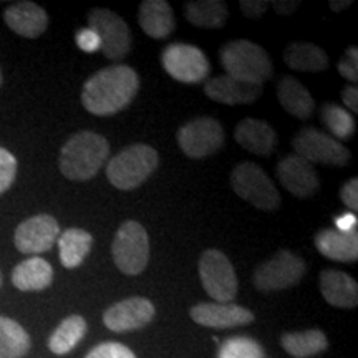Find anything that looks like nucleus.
<instances>
[{
  "mask_svg": "<svg viewBox=\"0 0 358 358\" xmlns=\"http://www.w3.org/2000/svg\"><path fill=\"white\" fill-rule=\"evenodd\" d=\"M140 90V77L131 66L111 65L90 77L82 90V105L88 113L111 116L127 108Z\"/></svg>",
  "mask_w": 358,
  "mask_h": 358,
  "instance_id": "1",
  "label": "nucleus"
},
{
  "mask_svg": "<svg viewBox=\"0 0 358 358\" xmlns=\"http://www.w3.org/2000/svg\"><path fill=\"white\" fill-rule=\"evenodd\" d=\"M108 155L110 145L105 136L93 131H80L62 148L60 171L70 181H88L96 176Z\"/></svg>",
  "mask_w": 358,
  "mask_h": 358,
  "instance_id": "2",
  "label": "nucleus"
},
{
  "mask_svg": "<svg viewBox=\"0 0 358 358\" xmlns=\"http://www.w3.org/2000/svg\"><path fill=\"white\" fill-rule=\"evenodd\" d=\"M219 60L226 75L241 82L262 85L274 73L268 53L261 45L249 40H234L224 45L219 52Z\"/></svg>",
  "mask_w": 358,
  "mask_h": 358,
  "instance_id": "3",
  "label": "nucleus"
},
{
  "mask_svg": "<svg viewBox=\"0 0 358 358\" xmlns=\"http://www.w3.org/2000/svg\"><path fill=\"white\" fill-rule=\"evenodd\" d=\"M159 156L155 148L136 143L124 148L110 159L106 178L116 189L131 191L146 181L158 168Z\"/></svg>",
  "mask_w": 358,
  "mask_h": 358,
  "instance_id": "4",
  "label": "nucleus"
},
{
  "mask_svg": "<svg viewBox=\"0 0 358 358\" xmlns=\"http://www.w3.org/2000/svg\"><path fill=\"white\" fill-rule=\"evenodd\" d=\"M231 186L241 199L248 201L261 211H275L280 206V194L261 166L256 163H241L232 169Z\"/></svg>",
  "mask_w": 358,
  "mask_h": 358,
  "instance_id": "5",
  "label": "nucleus"
},
{
  "mask_svg": "<svg viewBox=\"0 0 358 358\" xmlns=\"http://www.w3.org/2000/svg\"><path fill=\"white\" fill-rule=\"evenodd\" d=\"M111 254L123 274H141L150 262V237L145 227L136 221L123 222L116 231Z\"/></svg>",
  "mask_w": 358,
  "mask_h": 358,
  "instance_id": "6",
  "label": "nucleus"
},
{
  "mask_svg": "<svg viewBox=\"0 0 358 358\" xmlns=\"http://www.w3.org/2000/svg\"><path fill=\"white\" fill-rule=\"evenodd\" d=\"M201 284L217 303H231L237 295V275L227 256L217 249L204 250L199 259Z\"/></svg>",
  "mask_w": 358,
  "mask_h": 358,
  "instance_id": "7",
  "label": "nucleus"
},
{
  "mask_svg": "<svg viewBox=\"0 0 358 358\" xmlns=\"http://www.w3.org/2000/svg\"><path fill=\"white\" fill-rule=\"evenodd\" d=\"M307 266L302 257L290 250H279L261 264L254 272V285L261 292H277L299 284L306 275Z\"/></svg>",
  "mask_w": 358,
  "mask_h": 358,
  "instance_id": "8",
  "label": "nucleus"
},
{
  "mask_svg": "<svg viewBox=\"0 0 358 358\" xmlns=\"http://www.w3.org/2000/svg\"><path fill=\"white\" fill-rule=\"evenodd\" d=\"M292 146L295 155L308 163L325 164V166H345L350 161V151L342 143L317 128H303L294 138Z\"/></svg>",
  "mask_w": 358,
  "mask_h": 358,
  "instance_id": "9",
  "label": "nucleus"
},
{
  "mask_svg": "<svg viewBox=\"0 0 358 358\" xmlns=\"http://www.w3.org/2000/svg\"><path fill=\"white\" fill-rule=\"evenodd\" d=\"M161 65L179 83H201L209 75V60L201 48L187 43H171L161 53Z\"/></svg>",
  "mask_w": 358,
  "mask_h": 358,
  "instance_id": "10",
  "label": "nucleus"
},
{
  "mask_svg": "<svg viewBox=\"0 0 358 358\" xmlns=\"http://www.w3.org/2000/svg\"><path fill=\"white\" fill-rule=\"evenodd\" d=\"M88 27L100 37V50L110 60H123L131 50V30L118 13L108 8H93L88 15Z\"/></svg>",
  "mask_w": 358,
  "mask_h": 358,
  "instance_id": "11",
  "label": "nucleus"
},
{
  "mask_svg": "<svg viewBox=\"0 0 358 358\" xmlns=\"http://www.w3.org/2000/svg\"><path fill=\"white\" fill-rule=\"evenodd\" d=\"M178 145L187 158L203 159L219 151L224 145V128L211 116L192 120L178 131Z\"/></svg>",
  "mask_w": 358,
  "mask_h": 358,
  "instance_id": "12",
  "label": "nucleus"
},
{
  "mask_svg": "<svg viewBox=\"0 0 358 358\" xmlns=\"http://www.w3.org/2000/svg\"><path fill=\"white\" fill-rule=\"evenodd\" d=\"M60 236V226L57 219L48 214L25 219L17 227L13 243L22 254H42L52 249Z\"/></svg>",
  "mask_w": 358,
  "mask_h": 358,
  "instance_id": "13",
  "label": "nucleus"
},
{
  "mask_svg": "<svg viewBox=\"0 0 358 358\" xmlns=\"http://www.w3.org/2000/svg\"><path fill=\"white\" fill-rule=\"evenodd\" d=\"M155 319V306L145 297H129L116 302L103 313V324L111 332L124 334L143 329Z\"/></svg>",
  "mask_w": 358,
  "mask_h": 358,
  "instance_id": "14",
  "label": "nucleus"
},
{
  "mask_svg": "<svg viewBox=\"0 0 358 358\" xmlns=\"http://www.w3.org/2000/svg\"><path fill=\"white\" fill-rule=\"evenodd\" d=\"M277 178L280 185L299 199L310 198L320 187L313 164L299 155H290L277 164Z\"/></svg>",
  "mask_w": 358,
  "mask_h": 358,
  "instance_id": "15",
  "label": "nucleus"
},
{
  "mask_svg": "<svg viewBox=\"0 0 358 358\" xmlns=\"http://www.w3.org/2000/svg\"><path fill=\"white\" fill-rule=\"evenodd\" d=\"M191 319L209 329H234L254 322V313L236 303L204 302L191 308Z\"/></svg>",
  "mask_w": 358,
  "mask_h": 358,
  "instance_id": "16",
  "label": "nucleus"
},
{
  "mask_svg": "<svg viewBox=\"0 0 358 358\" xmlns=\"http://www.w3.org/2000/svg\"><path fill=\"white\" fill-rule=\"evenodd\" d=\"M204 93L222 105H250L262 95V85L241 82L229 75H219L206 82Z\"/></svg>",
  "mask_w": 358,
  "mask_h": 358,
  "instance_id": "17",
  "label": "nucleus"
},
{
  "mask_svg": "<svg viewBox=\"0 0 358 358\" xmlns=\"http://www.w3.org/2000/svg\"><path fill=\"white\" fill-rule=\"evenodd\" d=\"M3 20L12 32L25 38H37L48 27V15L34 2H17L3 12Z\"/></svg>",
  "mask_w": 358,
  "mask_h": 358,
  "instance_id": "18",
  "label": "nucleus"
},
{
  "mask_svg": "<svg viewBox=\"0 0 358 358\" xmlns=\"http://www.w3.org/2000/svg\"><path fill=\"white\" fill-rule=\"evenodd\" d=\"M234 138L241 148L257 156H268L277 145L275 129L256 118H245L237 124Z\"/></svg>",
  "mask_w": 358,
  "mask_h": 358,
  "instance_id": "19",
  "label": "nucleus"
},
{
  "mask_svg": "<svg viewBox=\"0 0 358 358\" xmlns=\"http://www.w3.org/2000/svg\"><path fill=\"white\" fill-rule=\"evenodd\" d=\"M320 292L330 306L353 308L358 303L357 280L345 272L327 268L320 272Z\"/></svg>",
  "mask_w": 358,
  "mask_h": 358,
  "instance_id": "20",
  "label": "nucleus"
},
{
  "mask_svg": "<svg viewBox=\"0 0 358 358\" xmlns=\"http://www.w3.org/2000/svg\"><path fill=\"white\" fill-rule=\"evenodd\" d=\"M138 22L148 37L161 40L173 34L176 19L171 6L164 0H145L138 10Z\"/></svg>",
  "mask_w": 358,
  "mask_h": 358,
  "instance_id": "21",
  "label": "nucleus"
},
{
  "mask_svg": "<svg viewBox=\"0 0 358 358\" xmlns=\"http://www.w3.org/2000/svg\"><path fill=\"white\" fill-rule=\"evenodd\" d=\"M315 248L330 261L357 262L358 234L357 231L340 232L337 229H322L315 236Z\"/></svg>",
  "mask_w": 358,
  "mask_h": 358,
  "instance_id": "22",
  "label": "nucleus"
},
{
  "mask_svg": "<svg viewBox=\"0 0 358 358\" xmlns=\"http://www.w3.org/2000/svg\"><path fill=\"white\" fill-rule=\"evenodd\" d=\"M277 98L280 106L294 118L308 120L315 110L310 92L294 77H284L277 85Z\"/></svg>",
  "mask_w": 358,
  "mask_h": 358,
  "instance_id": "23",
  "label": "nucleus"
},
{
  "mask_svg": "<svg viewBox=\"0 0 358 358\" xmlns=\"http://www.w3.org/2000/svg\"><path fill=\"white\" fill-rule=\"evenodd\" d=\"M53 282V268L42 257H30L20 262L12 272V284L24 292H37L50 287Z\"/></svg>",
  "mask_w": 358,
  "mask_h": 358,
  "instance_id": "24",
  "label": "nucleus"
},
{
  "mask_svg": "<svg viewBox=\"0 0 358 358\" xmlns=\"http://www.w3.org/2000/svg\"><path fill=\"white\" fill-rule=\"evenodd\" d=\"M284 62L295 71L319 73L329 69V55L319 45L308 42H294L285 47Z\"/></svg>",
  "mask_w": 358,
  "mask_h": 358,
  "instance_id": "25",
  "label": "nucleus"
},
{
  "mask_svg": "<svg viewBox=\"0 0 358 358\" xmlns=\"http://www.w3.org/2000/svg\"><path fill=\"white\" fill-rule=\"evenodd\" d=\"M93 237L90 232L71 227L58 236V249H60V261L66 268L82 266V262L92 250Z\"/></svg>",
  "mask_w": 358,
  "mask_h": 358,
  "instance_id": "26",
  "label": "nucleus"
},
{
  "mask_svg": "<svg viewBox=\"0 0 358 358\" xmlns=\"http://www.w3.org/2000/svg\"><path fill=\"white\" fill-rule=\"evenodd\" d=\"M280 345L294 358H310L325 352L329 347V340L322 330L312 329L306 332L284 334L280 338Z\"/></svg>",
  "mask_w": 358,
  "mask_h": 358,
  "instance_id": "27",
  "label": "nucleus"
},
{
  "mask_svg": "<svg viewBox=\"0 0 358 358\" xmlns=\"http://www.w3.org/2000/svg\"><path fill=\"white\" fill-rule=\"evenodd\" d=\"M227 6L222 0H199L187 2L185 7L186 20L201 29H221L227 20Z\"/></svg>",
  "mask_w": 358,
  "mask_h": 358,
  "instance_id": "28",
  "label": "nucleus"
},
{
  "mask_svg": "<svg viewBox=\"0 0 358 358\" xmlns=\"http://www.w3.org/2000/svg\"><path fill=\"white\" fill-rule=\"evenodd\" d=\"M85 334H87V322L82 315L66 317L48 338V348L55 355H66L78 345Z\"/></svg>",
  "mask_w": 358,
  "mask_h": 358,
  "instance_id": "29",
  "label": "nucleus"
},
{
  "mask_svg": "<svg viewBox=\"0 0 358 358\" xmlns=\"http://www.w3.org/2000/svg\"><path fill=\"white\" fill-rule=\"evenodd\" d=\"M30 350V337L19 322L0 315V358H22Z\"/></svg>",
  "mask_w": 358,
  "mask_h": 358,
  "instance_id": "30",
  "label": "nucleus"
},
{
  "mask_svg": "<svg viewBox=\"0 0 358 358\" xmlns=\"http://www.w3.org/2000/svg\"><path fill=\"white\" fill-rule=\"evenodd\" d=\"M320 120L335 140H350L355 133V120L350 111L335 103H325L320 110Z\"/></svg>",
  "mask_w": 358,
  "mask_h": 358,
  "instance_id": "31",
  "label": "nucleus"
},
{
  "mask_svg": "<svg viewBox=\"0 0 358 358\" xmlns=\"http://www.w3.org/2000/svg\"><path fill=\"white\" fill-rule=\"evenodd\" d=\"M217 358H264V350L256 340L249 337H231L219 348Z\"/></svg>",
  "mask_w": 358,
  "mask_h": 358,
  "instance_id": "32",
  "label": "nucleus"
},
{
  "mask_svg": "<svg viewBox=\"0 0 358 358\" xmlns=\"http://www.w3.org/2000/svg\"><path fill=\"white\" fill-rule=\"evenodd\" d=\"M17 176V159L6 148H0V196L13 185Z\"/></svg>",
  "mask_w": 358,
  "mask_h": 358,
  "instance_id": "33",
  "label": "nucleus"
},
{
  "mask_svg": "<svg viewBox=\"0 0 358 358\" xmlns=\"http://www.w3.org/2000/svg\"><path fill=\"white\" fill-rule=\"evenodd\" d=\"M85 358H136V355L123 343L105 342L96 345Z\"/></svg>",
  "mask_w": 358,
  "mask_h": 358,
  "instance_id": "34",
  "label": "nucleus"
},
{
  "mask_svg": "<svg viewBox=\"0 0 358 358\" xmlns=\"http://www.w3.org/2000/svg\"><path fill=\"white\" fill-rule=\"evenodd\" d=\"M338 73L350 83H357L358 80V48L350 47L343 53L342 60L337 65Z\"/></svg>",
  "mask_w": 358,
  "mask_h": 358,
  "instance_id": "35",
  "label": "nucleus"
},
{
  "mask_svg": "<svg viewBox=\"0 0 358 358\" xmlns=\"http://www.w3.org/2000/svg\"><path fill=\"white\" fill-rule=\"evenodd\" d=\"M77 45H78L80 48H82L83 52H87V53L98 52L101 48L100 37H98L95 30H92V29H90V27H88V29L78 30V34H77Z\"/></svg>",
  "mask_w": 358,
  "mask_h": 358,
  "instance_id": "36",
  "label": "nucleus"
},
{
  "mask_svg": "<svg viewBox=\"0 0 358 358\" xmlns=\"http://www.w3.org/2000/svg\"><path fill=\"white\" fill-rule=\"evenodd\" d=\"M340 198H342L347 208L350 209V213L355 214L358 211V179L357 178H352L350 181H347L345 185H343L342 191H340Z\"/></svg>",
  "mask_w": 358,
  "mask_h": 358,
  "instance_id": "37",
  "label": "nucleus"
},
{
  "mask_svg": "<svg viewBox=\"0 0 358 358\" xmlns=\"http://www.w3.org/2000/svg\"><path fill=\"white\" fill-rule=\"evenodd\" d=\"M239 6H241V12H243L248 19L257 20L267 12L271 2H266V0H243Z\"/></svg>",
  "mask_w": 358,
  "mask_h": 358,
  "instance_id": "38",
  "label": "nucleus"
},
{
  "mask_svg": "<svg viewBox=\"0 0 358 358\" xmlns=\"http://www.w3.org/2000/svg\"><path fill=\"white\" fill-rule=\"evenodd\" d=\"M357 222H358L357 214H353V213H345L335 219V226H337V231H340V232L357 231Z\"/></svg>",
  "mask_w": 358,
  "mask_h": 358,
  "instance_id": "39",
  "label": "nucleus"
},
{
  "mask_svg": "<svg viewBox=\"0 0 358 358\" xmlns=\"http://www.w3.org/2000/svg\"><path fill=\"white\" fill-rule=\"evenodd\" d=\"M299 6H301V2H297V0H275V2H272L274 10L280 15H292Z\"/></svg>",
  "mask_w": 358,
  "mask_h": 358,
  "instance_id": "40",
  "label": "nucleus"
},
{
  "mask_svg": "<svg viewBox=\"0 0 358 358\" xmlns=\"http://www.w3.org/2000/svg\"><path fill=\"white\" fill-rule=\"evenodd\" d=\"M342 100L345 103V106L353 113H357L358 111V90L357 87H347L345 90L342 92Z\"/></svg>",
  "mask_w": 358,
  "mask_h": 358,
  "instance_id": "41",
  "label": "nucleus"
},
{
  "mask_svg": "<svg viewBox=\"0 0 358 358\" xmlns=\"http://www.w3.org/2000/svg\"><path fill=\"white\" fill-rule=\"evenodd\" d=\"M329 6L334 12H342V10H345L347 7L352 6V0H343V2L342 0H330Z\"/></svg>",
  "mask_w": 358,
  "mask_h": 358,
  "instance_id": "42",
  "label": "nucleus"
},
{
  "mask_svg": "<svg viewBox=\"0 0 358 358\" xmlns=\"http://www.w3.org/2000/svg\"><path fill=\"white\" fill-rule=\"evenodd\" d=\"M0 85H2V71H0Z\"/></svg>",
  "mask_w": 358,
  "mask_h": 358,
  "instance_id": "43",
  "label": "nucleus"
},
{
  "mask_svg": "<svg viewBox=\"0 0 358 358\" xmlns=\"http://www.w3.org/2000/svg\"><path fill=\"white\" fill-rule=\"evenodd\" d=\"M0 285H2V274H0Z\"/></svg>",
  "mask_w": 358,
  "mask_h": 358,
  "instance_id": "44",
  "label": "nucleus"
}]
</instances>
